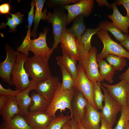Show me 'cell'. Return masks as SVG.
Instances as JSON below:
<instances>
[{
  "instance_id": "cell-6",
  "label": "cell",
  "mask_w": 129,
  "mask_h": 129,
  "mask_svg": "<svg viewBox=\"0 0 129 129\" xmlns=\"http://www.w3.org/2000/svg\"><path fill=\"white\" fill-rule=\"evenodd\" d=\"M28 56L18 52L11 76L12 85L15 86L16 89L22 91L28 88L31 82L24 66L25 61Z\"/></svg>"
},
{
  "instance_id": "cell-44",
  "label": "cell",
  "mask_w": 129,
  "mask_h": 129,
  "mask_svg": "<svg viewBox=\"0 0 129 129\" xmlns=\"http://www.w3.org/2000/svg\"><path fill=\"white\" fill-rule=\"evenodd\" d=\"M119 44L122 46L126 48L129 52V35H127V36L125 39L120 42Z\"/></svg>"
},
{
  "instance_id": "cell-42",
  "label": "cell",
  "mask_w": 129,
  "mask_h": 129,
  "mask_svg": "<svg viewBox=\"0 0 129 129\" xmlns=\"http://www.w3.org/2000/svg\"><path fill=\"white\" fill-rule=\"evenodd\" d=\"M96 1L98 6L100 7H102L103 5H104L109 9H112L111 4L108 3L106 0H96Z\"/></svg>"
},
{
  "instance_id": "cell-20",
  "label": "cell",
  "mask_w": 129,
  "mask_h": 129,
  "mask_svg": "<svg viewBox=\"0 0 129 129\" xmlns=\"http://www.w3.org/2000/svg\"><path fill=\"white\" fill-rule=\"evenodd\" d=\"M19 112L15 96L9 97L5 105L0 109V113L4 121L11 120L16 115L19 114Z\"/></svg>"
},
{
  "instance_id": "cell-47",
  "label": "cell",
  "mask_w": 129,
  "mask_h": 129,
  "mask_svg": "<svg viewBox=\"0 0 129 129\" xmlns=\"http://www.w3.org/2000/svg\"><path fill=\"white\" fill-rule=\"evenodd\" d=\"M62 129H71L69 121L65 124L62 127Z\"/></svg>"
},
{
  "instance_id": "cell-16",
  "label": "cell",
  "mask_w": 129,
  "mask_h": 129,
  "mask_svg": "<svg viewBox=\"0 0 129 129\" xmlns=\"http://www.w3.org/2000/svg\"><path fill=\"white\" fill-rule=\"evenodd\" d=\"M101 115L88 101L83 117L78 122L85 129H100Z\"/></svg>"
},
{
  "instance_id": "cell-35",
  "label": "cell",
  "mask_w": 129,
  "mask_h": 129,
  "mask_svg": "<svg viewBox=\"0 0 129 129\" xmlns=\"http://www.w3.org/2000/svg\"><path fill=\"white\" fill-rule=\"evenodd\" d=\"M79 0H53L49 1L48 5L52 6H57L63 7L64 6L68 5L70 3L75 4L77 3Z\"/></svg>"
},
{
  "instance_id": "cell-38",
  "label": "cell",
  "mask_w": 129,
  "mask_h": 129,
  "mask_svg": "<svg viewBox=\"0 0 129 129\" xmlns=\"http://www.w3.org/2000/svg\"><path fill=\"white\" fill-rule=\"evenodd\" d=\"M10 14L11 15L12 18L17 25L23 22V17L24 16L23 14L19 12L14 14L10 13Z\"/></svg>"
},
{
  "instance_id": "cell-33",
  "label": "cell",
  "mask_w": 129,
  "mask_h": 129,
  "mask_svg": "<svg viewBox=\"0 0 129 129\" xmlns=\"http://www.w3.org/2000/svg\"><path fill=\"white\" fill-rule=\"evenodd\" d=\"M121 116L113 129H126L129 117V107L126 103L122 106Z\"/></svg>"
},
{
  "instance_id": "cell-39",
  "label": "cell",
  "mask_w": 129,
  "mask_h": 129,
  "mask_svg": "<svg viewBox=\"0 0 129 129\" xmlns=\"http://www.w3.org/2000/svg\"><path fill=\"white\" fill-rule=\"evenodd\" d=\"M115 2L118 6L121 5L124 6L127 11L126 16L129 18V0H116Z\"/></svg>"
},
{
  "instance_id": "cell-31",
  "label": "cell",
  "mask_w": 129,
  "mask_h": 129,
  "mask_svg": "<svg viewBox=\"0 0 129 129\" xmlns=\"http://www.w3.org/2000/svg\"><path fill=\"white\" fill-rule=\"evenodd\" d=\"M72 118L70 115H64L61 113L58 116L53 118L46 129H62L65 124Z\"/></svg>"
},
{
  "instance_id": "cell-52",
  "label": "cell",
  "mask_w": 129,
  "mask_h": 129,
  "mask_svg": "<svg viewBox=\"0 0 129 129\" xmlns=\"http://www.w3.org/2000/svg\"><path fill=\"white\" fill-rule=\"evenodd\" d=\"M128 123L129 124V118L128 120Z\"/></svg>"
},
{
  "instance_id": "cell-24",
  "label": "cell",
  "mask_w": 129,
  "mask_h": 129,
  "mask_svg": "<svg viewBox=\"0 0 129 129\" xmlns=\"http://www.w3.org/2000/svg\"><path fill=\"white\" fill-rule=\"evenodd\" d=\"M1 125L5 129H33L27 124L24 116L19 114L9 121H3Z\"/></svg>"
},
{
  "instance_id": "cell-26",
  "label": "cell",
  "mask_w": 129,
  "mask_h": 129,
  "mask_svg": "<svg viewBox=\"0 0 129 129\" xmlns=\"http://www.w3.org/2000/svg\"><path fill=\"white\" fill-rule=\"evenodd\" d=\"M56 60L60 62L65 67L74 78L76 80L78 74V70L76 66V60L68 56L63 54L62 56H57Z\"/></svg>"
},
{
  "instance_id": "cell-3",
  "label": "cell",
  "mask_w": 129,
  "mask_h": 129,
  "mask_svg": "<svg viewBox=\"0 0 129 129\" xmlns=\"http://www.w3.org/2000/svg\"><path fill=\"white\" fill-rule=\"evenodd\" d=\"M60 82L53 98L45 111L53 118L56 117V112L58 110L61 113L67 108L71 110V101L76 89L74 87L69 90H65L62 88Z\"/></svg>"
},
{
  "instance_id": "cell-13",
  "label": "cell",
  "mask_w": 129,
  "mask_h": 129,
  "mask_svg": "<svg viewBox=\"0 0 129 129\" xmlns=\"http://www.w3.org/2000/svg\"><path fill=\"white\" fill-rule=\"evenodd\" d=\"M102 86L105 88L109 95L122 106L126 103L129 94V82L122 80L117 84L110 85L101 82Z\"/></svg>"
},
{
  "instance_id": "cell-9",
  "label": "cell",
  "mask_w": 129,
  "mask_h": 129,
  "mask_svg": "<svg viewBox=\"0 0 129 129\" xmlns=\"http://www.w3.org/2000/svg\"><path fill=\"white\" fill-rule=\"evenodd\" d=\"M43 32L39 34L37 38L29 39L28 42L29 51L32 52L34 56L49 59L53 52L52 49L49 48L46 42L47 34L49 31L48 28H45Z\"/></svg>"
},
{
  "instance_id": "cell-34",
  "label": "cell",
  "mask_w": 129,
  "mask_h": 129,
  "mask_svg": "<svg viewBox=\"0 0 129 129\" xmlns=\"http://www.w3.org/2000/svg\"><path fill=\"white\" fill-rule=\"evenodd\" d=\"M31 8L30 11L28 13V30L25 37L24 38L22 43L25 44L27 43L28 41L30 39L31 36V28L32 23L34 21V7L35 5L34 0H32L30 4Z\"/></svg>"
},
{
  "instance_id": "cell-36",
  "label": "cell",
  "mask_w": 129,
  "mask_h": 129,
  "mask_svg": "<svg viewBox=\"0 0 129 129\" xmlns=\"http://www.w3.org/2000/svg\"><path fill=\"white\" fill-rule=\"evenodd\" d=\"M6 20L7 21L6 23H2L1 24L0 29H2L5 28L6 26H8L10 28L9 32H16L17 25L12 18L7 15Z\"/></svg>"
},
{
  "instance_id": "cell-22",
  "label": "cell",
  "mask_w": 129,
  "mask_h": 129,
  "mask_svg": "<svg viewBox=\"0 0 129 129\" xmlns=\"http://www.w3.org/2000/svg\"><path fill=\"white\" fill-rule=\"evenodd\" d=\"M36 11L34 17V24L33 29L31 33V36L36 38L37 31L38 25L41 20H46L47 10L44 8L42 12V10L44 4L46 1L45 0H35Z\"/></svg>"
},
{
  "instance_id": "cell-41",
  "label": "cell",
  "mask_w": 129,
  "mask_h": 129,
  "mask_svg": "<svg viewBox=\"0 0 129 129\" xmlns=\"http://www.w3.org/2000/svg\"><path fill=\"white\" fill-rule=\"evenodd\" d=\"M101 122V124L100 129H113L112 128V126L108 123L102 115Z\"/></svg>"
},
{
  "instance_id": "cell-18",
  "label": "cell",
  "mask_w": 129,
  "mask_h": 129,
  "mask_svg": "<svg viewBox=\"0 0 129 129\" xmlns=\"http://www.w3.org/2000/svg\"><path fill=\"white\" fill-rule=\"evenodd\" d=\"M31 83L28 87L22 91L16 96V99L19 108V114L24 116L29 112L32 100L29 93L31 90L36 89L38 83L31 80Z\"/></svg>"
},
{
  "instance_id": "cell-21",
  "label": "cell",
  "mask_w": 129,
  "mask_h": 129,
  "mask_svg": "<svg viewBox=\"0 0 129 129\" xmlns=\"http://www.w3.org/2000/svg\"><path fill=\"white\" fill-rule=\"evenodd\" d=\"M32 102L29 111L45 112L50 102L40 93L32 91L30 94Z\"/></svg>"
},
{
  "instance_id": "cell-8",
  "label": "cell",
  "mask_w": 129,
  "mask_h": 129,
  "mask_svg": "<svg viewBox=\"0 0 129 129\" xmlns=\"http://www.w3.org/2000/svg\"><path fill=\"white\" fill-rule=\"evenodd\" d=\"M77 66L78 74L75 80L74 87L80 91L88 101L97 110L93 99L94 82L91 81L89 80L84 69L81 64H79Z\"/></svg>"
},
{
  "instance_id": "cell-30",
  "label": "cell",
  "mask_w": 129,
  "mask_h": 129,
  "mask_svg": "<svg viewBox=\"0 0 129 129\" xmlns=\"http://www.w3.org/2000/svg\"><path fill=\"white\" fill-rule=\"evenodd\" d=\"M99 29L96 28L86 29L83 34L79 43L85 50L90 51L92 48L91 44V40L92 36L97 33Z\"/></svg>"
},
{
  "instance_id": "cell-25",
  "label": "cell",
  "mask_w": 129,
  "mask_h": 129,
  "mask_svg": "<svg viewBox=\"0 0 129 129\" xmlns=\"http://www.w3.org/2000/svg\"><path fill=\"white\" fill-rule=\"evenodd\" d=\"M99 29L109 31L113 35L116 39L120 42L126 38L127 35L124 34L122 31L113 24L112 22L104 20L100 22L97 26Z\"/></svg>"
},
{
  "instance_id": "cell-50",
  "label": "cell",
  "mask_w": 129,
  "mask_h": 129,
  "mask_svg": "<svg viewBox=\"0 0 129 129\" xmlns=\"http://www.w3.org/2000/svg\"><path fill=\"white\" fill-rule=\"evenodd\" d=\"M0 129H5L3 128L1 125L0 126Z\"/></svg>"
},
{
  "instance_id": "cell-4",
  "label": "cell",
  "mask_w": 129,
  "mask_h": 129,
  "mask_svg": "<svg viewBox=\"0 0 129 129\" xmlns=\"http://www.w3.org/2000/svg\"><path fill=\"white\" fill-rule=\"evenodd\" d=\"M108 31L106 30L99 29L97 33L103 44V48L101 52L97 55V62L110 54L123 56L129 59V52L119 44L112 40Z\"/></svg>"
},
{
  "instance_id": "cell-15",
  "label": "cell",
  "mask_w": 129,
  "mask_h": 129,
  "mask_svg": "<svg viewBox=\"0 0 129 129\" xmlns=\"http://www.w3.org/2000/svg\"><path fill=\"white\" fill-rule=\"evenodd\" d=\"M24 117L33 129H46L53 118L44 111H29Z\"/></svg>"
},
{
  "instance_id": "cell-12",
  "label": "cell",
  "mask_w": 129,
  "mask_h": 129,
  "mask_svg": "<svg viewBox=\"0 0 129 129\" xmlns=\"http://www.w3.org/2000/svg\"><path fill=\"white\" fill-rule=\"evenodd\" d=\"M5 48L6 56L5 60L0 63V77L4 81L11 86V75L18 52L14 51L7 44Z\"/></svg>"
},
{
  "instance_id": "cell-43",
  "label": "cell",
  "mask_w": 129,
  "mask_h": 129,
  "mask_svg": "<svg viewBox=\"0 0 129 129\" xmlns=\"http://www.w3.org/2000/svg\"><path fill=\"white\" fill-rule=\"evenodd\" d=\"M118 78L121 80H124L129 82V67L125 72L119 76Z\"/></svg>"
},
{
  "instance_id": "cell-51",
  "label": "cell",
  "mask_w": 129,
  "mask_h": 129,
  "mask_svg": "<svg viewBox=\"0 0 129 129\" xmlns=\"http://www.w3.org/2000/svg\"><path fill=\"white\" fill-rule=\"evenodd\" d=\"M126 129H129V124L128 123Z\"/></svg>"
},
{
  "instance_id": "cell-1",
  "label": "cell",
  "mask_w": 129,
  "mask_h": 129,
  "mask_svg": "<svg viewBox=\"0 0 129 129\" xmlns=\"http://www.w3.org/2000/svg\"><path fill=\"white\" fill-rule=\"evenodd\" d=\"M47 59L34 56L28 57L24 63L25 70L32 80L38 83L51 75Z\"/></svg>"
},
{
  "instance_id": "cell-45",
  "label": "cell",
  "mask_w": 129,
  "mask_h": 129,
  "mask_svg": "<svg viewBox=\"0 0 129 129\" xmlns=\"http://www.w3.org/2000/svg\"><path fill=\"white\" fill-rule=\"evenodd\" d=\"M69 122L71 129H80L78 122L74 118H72L69 121Z\"/></svg>"
},
{
  "instance_id": "cell-49",
  "label": "cell",
  "mask_w": 129,
  "mask_h": 129,
  "mask_svg": "<svg viewBox=\"0 0 129 129\" xmlns=\"http://www.w3.org/2000/svg\"><path fill=\"white\" fill-rule=\"evenodd\" d=\"M78 125L80 129H85L82 126L81 124L79 122H78Z\"/></svg>"
},
{
  "instance_id": "cell-5",
  "label": "cell",
  "mask_w": 129,
  "mask_h": 129,
  "mask_svg": "<svg viewBox=\"0 0 129 129\" xmlns=\"http://www.w3.org/2000/svg\"><path fill=\"white\" fill-rule=\"evenodd\" d=\"M63 54L79 61L88 55L89 51L84 49L78 39L73 35L64 32L60 42Z\"/></svg>"
},
{
  "instance_id": "cell-40",
  "label": "cell",
  "mask_w": 129,
  "mask_h": 129,
  "mask_svg": "<svg viewBox=\"0 0 129 129\" xmlns=\"http://www.w3.org/2000/svg\"><path fill=\"white\" fill-rule=\"evenodd\" d=\"M9 3H5L0 5V14H10L9 11L10 9Z\"/></svg>"
},
{
  "instance_id": "cell-37",
  "label": "cell",
  "mask_w": 129,
  "mask_h": 129,
  "mask_svg": "<svg viewBox=\"0 0 129 129\" xmlns=\"http://www.w3.org/2000/svg\"><path fill=\"white\" fill-rule=\"evenodd\" d=\"M22 91L16 89L13 90L9 88V87L7 89L4 88L0 84V95L10 97L11 96L16 97Z\"/></svg>"
},
{
  "instance_id": "cell-7",
  "label": "cell",
  "mask_w": 129,
  "mask_h": 129,
  "mask_svg": "<svg viewBox=\"0 0 129 129\" xmlns=\"http://www.w3.org/2000/svg\"><path fill=\"white\" fill-rule=\"evenodd\" d=\"M97 52L96 48L93 47L90 51L89 55L85 58L80 59L79 62L84 69L86 75L90 81L100 83L104 79L98 71L96 59Z\"/></svg>"
},
{
  "instance_id": "cell-19",
  "label": "cell",
  "mask_w": 129,
  "mask_h": 129,
  "mask_svg": "<svg viewBox=\"0 0 129 129\" xmlns=\"http://www.w3.org/2000/svg\"><path fill=\"white\" fill-rule=\"evenodd\" d=\"M113 13L111 15H108V18L112 21L113 24L120 30L124 34H129V18L122 15L118 10L115 2L112 3Z\"/></svg>"
},
{
  "instance_id": "cell-11",
  "label": "cell",
  "mask_w": 129,
  "mask_h": 129,
  "mask_svg": "<svg viewBox=\"0 0 129 129\" xmlns=\"http://www.w3.org/2000/svg\"><path fill=\"white\" fill-rule=\"evenodd\" d=\"M94 5V0H80L78 2L73 5L64 6L63 7L68 12L67 25L80 15L83 14L86 17L89 16L92 13Z\"/></svg>"
},
{
  "instance_id": "cell-17",
  "label": "cell",
  "mask_w": 129,
  "mask_h": 129,
  "mask_svg": "<svg viewBox=\"0 0 129 129\" xmlns=\"http://www.w3.org/2000/svg\"><path fill=\"white\" fill-rule=\"evenodd\" d=\"M59 83L58 77L51 75L46 80L38 83L35 90L51 102Z\"/></svg>"
},
{
  "instance_id": "cell-14",
  "label": "cell",
  "mask_w": 129,
  "mask_h": 129,
  "mask_svg": "<svg viewBox=\"0 0 129 129\" xmlns=\"http://www.w3.org/2000/svg\"><path fill=\"white\" fill-rule=\"evenodd\" d=\"M88 102L82 93L76 89L71 101L70 111L72 118H74L78 122L83 117Z\"/></svg>"
},
{
  "instance_id": "cell-48",
  "label": "cell",
  "mask_w": 129,
  "mask_h": 129,
  "mask_svg": "<svg viewBox=\"0 0 129 129\" xmlns=\"http://www.w3.org/2000/svg\"><path fill=\"white\" fill-rule=\"evenodd\" d=\"M126 104L129 107V94L127 97Z\"/></svg>"
},
{
  "instance_id": "cell-32",
  "label": "cell",
  "mask_w": 129,
  "mask_h": 129,
  "mask_svg": "<svg viewBox=\"0 0 129 129\" xmlns=\"http://www.w3.org/2000/svg\"><path fill=\"white\" fill-rule=\"evenodd\" d=\"M101 84L98 82H94L93 99L95 107L97 110H102L103 107L102 103L105 96L101 90Z\"/></svg>"
},
{
  "instance_id": "cell-27",
  "label": "cell",
  "mask_w": 129,
  "mask_h": 129,
  "mask_svg": "<svg viewBox=\"0 0 129 129\" xmlns=\"http://www.w3.org/2000/svg\"><path fill=\"white\" fill-rule=\"evenodd\" d=\"M99 68V73L102 77L110 84L113 81V77L115 70L113 67L103 59L97 62Z\"/></svg>"
},
{
  "instance_id": "cell-28",
  "label": "cell",
  "mask_w": 129,
  "mask_h": 129,
  "mask_svg": "<svg viewBox=\"0 0 129 129\" xmlns=\"http://www.w3.org/2000/svg\"><path fill=\"white\" fill-rule=\"evenodd\" d=\"M57 63L59 66L62 71V88L66 90H70L74 87L75 79L62 64L58 61Z\"/></svg>"
},
{
  "instance_id": "cell-2",
  "label": "cell",
  "mask_w": 129,
  "mask_h": 129,
  "mask_svg": "<svg viewBox=\"0 0 129 129\" xmlns=\"http://www.w3.org/2000/svg\"><path fill=\"white\" fill-rule=\"evenodd\" d=\"M46 20L51 23L52 27L54 42L52 48L53 51L57 48L60 43L64 32L66 31L67 24V14L62 7L57 6L54 9L53 13L48 12Z\"/></svg>"
},
{
  "instance_id": "cell-29",
  "label": "cell",
  "mask_w": 129,
  "mask_h": 129,
  "mask_svg": "<svg viewBox=\"0 0 129 129\" xmlns=\"http://www.w3.org/2000/svg\"><path fill=\"white\" fill-rule=\"evenodd\" d=\"M105 58L115 70H122L127 64L125 58L123 56L110 54Z\"/></svg>"
},
{
  "instance_id": "cell-10",
  "label": "cell",
  "mask_w": 129,
  "mask_h": 129,
  "mask_svg": "<svg viewBox=\"0 0 129 129\" xmlns=\"http://www.w3.org/2000/svg\"><path fill=\"white\" fill-rule=\"evenodd\" d=\"M101 87L105 96L104 105L101 110V115L113 126L116 121L117 114L121 111L122 106L109 95L105 88L101 85Z\"/></svg>"
},
{
  "instance_id": "cell-23",
  "label": "cell",
  "mask_w": 129,
  "mask_h": 129,
  "mask_svg": "<svg viewBox=\"0 0 129 129\" xmlns=\"http://www.w3.org/2000/svg\"><path fill=\"white\" fill-rule=\"evenodd\" d=\"M83 14L79 15L73 20V24L71 27L67 29L66 31L76 37L80 41L86 29L84 21Z\"/></svg>"
},
{
  "instance_id": "cell-46",
  "label": "cell",
  "mask_w": 129,
  "mask_h": 129,
  "mask_svg": "<svg viewBox=\"0 0 129 129\" xmlns=\"http://www.w3.org/2000/svg\"><path fill=\"white\" fill-rule=\"evenodd\" d=\"M9 97L0 95V109L5 105Z\"/></svg>"
}]
</instances>
